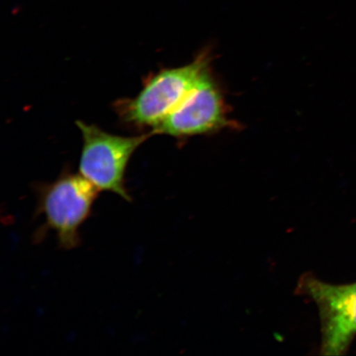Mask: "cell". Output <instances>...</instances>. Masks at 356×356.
<instances>
[{"label": "cell", "mask_w": 356, "mask_h": 356, "mask_svg": "<svg viewBox=\"0 0 356 356\" xmlns=\"http://www.w3.org/2000/svg\"><path fill=\"white\" fill-rule=\"evenodd\" d=\"M296 291L311 298L318 307L321 355L346 354L356 337V282L332 284L308 273L300 279Z\"/></svg>", "instance_id": "obj_4"}, {"label": "cell", "mask_w": 356, "mask_h": 356, "mask_svg": "<svg viewBox=\"0 0 356 356\" xmlns=\"http://www.w3.org/2000/svg\"><path fill=\"white\" fill-rule=\"evenodd\" d=\"M83 136L80 156V175L100 191H111L131 202L124 184L131 156L153 133L136 136H121L102 131L95 124L76 122Z\"/></svg>", "instance_id": "obj_3"}, {"label": "cell", "mask_w": 356, "mask_h": 356, "mask_svg": "<svg viewBox=\"0 0 356 356\" xmlns=\"http://www.w3.org/2000/svg\"><path fill=\"white\" fill-rule=\"evenodd\" d=\"M100 190L81 175L65 172L51 184L38 189L37 215L42 216L43 229L38 237L52 230L65 250L77 248L79 229L90 216Z\"/></svg>", "instance_id": "obj_1"}, {"label": "cell", "mask_w": 356, "mask_h": 356, "mask_svg": "<svg viewBox=\"0 0 356 356\" xmlns=\"http://www.w3.org/2000/svg\"><path fill=\"white\" fill-rule=\"evenodd\" d=\"M209 70V59L202 53L190 64L164 69L146 80L132 99L118 102V113L124 122L138 127H157L197 86Z\"/></svg>", "instance_id": "obj_2"}, {"label": "cell", "mask_w": 356, "mask_h": 356, "mask_svg": "<svg viewBox=\"0 0 356 356\" xmlns=\"http://www.w3.org/2000/svg\"><path fill=\"white\" fill-rule=\"evenodd\" d=\"M227 122L224 99L207 70L177 108L151 132L193 136L220 130Z\"/></svg>", "instance_id": "obj_5"}]
</instances>
